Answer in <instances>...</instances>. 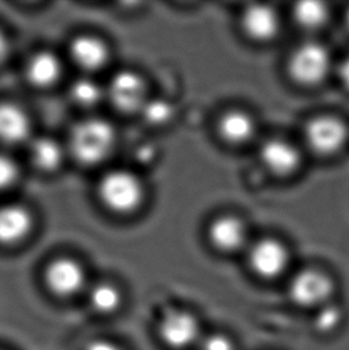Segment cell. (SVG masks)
Instances as JSON below:
<instances>
[{"mask_svg":"<svg viewBox=\"0 0 349 350\" xmlns=\"http://www.w3.org/2000/svg\"><path fill=\"white\" fill-rule=\"evenodd\" d=\"M115 140L114 128L102 118H86L77 123L70 135L73 156L86 165H94L107 158Z\"/></svg>","mask_w":349,"mask_h":350,"instance_id":"1","label":"cell"},{"mask_svg":"<svg viewBox=\"0 0 349 350\" xmlns=\"http://www.w3.org/2000/svg\"><path fill=\"white\" fill-rule=\"evenodd\" d=\"M331 67V53L322 43H302L288 57L289 76L299 85L307 88L320 85L326 81Z\"/></svg>","mask_w":349,"mask_h":350,"instance_id":"2","label":"cell"},{"mask_svg":"<svg viewBox=\"0 0 349 350\" xmlns=\"http://www.w3.org/2000/svg\"><path fill=\"white\" fill-rule=\"evenodd\" d=\"M336 284L331 275L317 268H307L293 275L288 284V298L298 308H317L331 303Z\"/></svg>","mask_w":349,"mask_h":350,"instance_id":"3","label":"cell"},{"mask_svg":"<svg viewBox=\"0 0 349 350\" xmlns=\"http://www.w3.org/2000/svg\"><path fill=\"white\" fill-rule=\"evenodd\" d=\"M99 194L109 209L128 213L140 204L144 190L142 182L131 171L113 170L99 182Z\"/></svg>","mask_w":349,"mask_h":350,"instance_id":"4","label":"cell"},{"mask_svg":"<svg viewBox=\"0 0 349 350\" xmlns=\"http://www.w3.org/2000/svg\"><path fill=\"white\" fill-rule=\"evenodd\" d=\"M158 337L171 350H185L198 345L201 324L194 313L184 308H168L157 325Z\"/></svg>","mask_w":349,"mask_h":350,"instance_id":"5","label":"cell"},{"mask_svg":"<svg viewBox=\"0 0 349 350\" xmlns=\"http://www.w3.org/2000/svg\"><path fill=\"white\" fill-rule=\"evenodd\" d=\"M348 127L334 115H318L304 128V142L307 148L320 157L334 156L348 140Z\"/></svg>","mask_w":349,"mask_h":350,"instance_id":"6","label":"cell"},{"mask_svg":"<svg viewBox=\"0 0 349 350\" xmlns=\"http://www.w3.org/2000/svg\"><path fill=\"white\" fill-rule=\"evenodd\" d=\"M44 284L57 298L71 299L88 291V275L78 260L60 257L44 270Z\"/></svg>","mask_w":349,"mask_h":350,"instance_id":"7","label":"cell"},{"mask_svg":"<svg viewBox=\"0 0 349 350\" xmlns=\"http://www.w3.org/2000/svg\"><path fill=\"white\" fill-rule=\"evenodd\" d=\"M289 260L287 246L276 238H261L248 249L249 267L260 279H279L287 270Z\"/></svg>","mask_w":349,"mask_h":350,"instance_id":"8","label":"cell"},{"mask_svg":"<svg viewBox=\"0 0 349 350\" xmlns=\"http://www.w3.org/2000/svg\"><path fill=\"white\" fill-rule=\"evenodd\" d=\"M261 163L273 175L287 177L302 165V153L293 142L281 137H272L261 145Z\"/></svg>","mask_w":349,"mask_h":350,"instance_id":"9","label":"cell"},{"mask_svg":"<svg viewBox=\"0 0 349 350\" xmlns=\"http://www.w3.org/2000/svg\"><path fill=\"white\" fill-rule=\"evenodd\" d=\"M107 96L116 109L125 113L140 110L146 102L144 81L131 71L118 72L112 78Z\"/></svg>","mask_w":349,"mask_h":350,"instance_id":"10","label":"cell"},{"mask_svg":"<svg viewBox=\"0 0 349 350\" xmlns=\"http://www.w3.org/2000/svg\"><path fill=\"white\" fill-rule=\"evenodd\" d=\"M243 33L256 42H269L280 33L278 11L267 4H251L243 10L241 17Z\"/></svg>","mask_w":349,"mask_h":350,"instance_id":"11","label":"cell"},{"mask_svg":"<svg viewBox=\"0 0 349 350\" xmlns=\"http://www.w3.org/2000/svg\"><path fill=\"white\" fill-rule=\"evenodd\" d=\"M208 241L222 254H235L246 246L248 228L241 218L235 215H220L209 224Z\"/></svg>","mask_w":349,"mask_h":350,"instance_id":"12","label":"cell"},{"mask_svg":"<svg viewBox=\"0 0 349 350\" xmlns=\"http://www.w3.org/2000/svg\"><path fill=\"white\" fill-rule=\"evenodd\" d=\"M255 118L244 110H229L218 121V134L229 145H246L255 137Z\"/></svg>","mask_w":349,"mask_h":350,"instance_id":"13","label":"cell"},{"mask_svg":"<svg viewBox=\"0 0 349 350\" xmlns=\"http://www.w3.org/2000/svg\"><path fill=\"white\" fill-rule=\"evenodd\" d=\"M33 219L27 209L18 204H8L0 208V244L14 245L23 241L30 232Z\"/></svg>","mask_w":349,"mask_h":350,"instance_id":"14","label":"cell"},{"mask_svg":"<svg viewBox=\"0 0 349 350\" xmlns=\"http://www.w3.org/2000/svg\"><path fill=\"white\" fill-rule=\"evenodd\" d=\"M30 121L18 105L11 103L0 105V142L8 145H19L30 137Z\"/></svg>","mask_w":349,"mask_h":350,"instance_id":"15","label":"cell"},{"mask_svg":"<svg viewBox=\"0 0 349 350\" xmlns=\"http://www.w3.org/2000/svg\"><path fill=\"white\" fill-rule=\"evenodd\" d=\"M71 57L84 71H97L108 62V47L97 38L81 36L72 42Z\"/></svg>","mask_w":349,"mask_h":350,"instance_id":"16","label":"cell"},{"mask_svg":"<svg viewBox=\"0 0 349 350\" xmlns=\"http://www.w3.org/2000/svg\"><path fill=\"white\" fill-rule=\"evenodd\" d=\"M60 59L52 52H38L29 60L27 76L34 85L48 88L55 84L62 76Z\"/></svg>","mask_w":349,"mask_h":350,"instance_id":"17","label":"cell"},{"mask_svg":"<svg viewBox=\"0 0 349 350\" xmlns=\"http://www.w3.org/2000/svg\"><path fill=\"white\" fill-rule=\"evenodd\" d=\"M88 303L99 316H113L123 305V294L116 284L99 281L88 288Z\"/></svg>","mask_w":349,"mask_h":350,"instance_id":"18","label":"cell"},{"mask_svg":"<svg viewBox=\"0 0 349 350\" xmlns=\"http://www.w3.org/2000/svg\"><path fill=\"white\" fill-rule=\"evenodd\" d=\"M293 19L304 30H318L329 21L331 10L326 3L307 0L293 6Z\"/></svg>","mask_w":349,"mask_h":350,"instance_id":"19","label":"cell"},{"mask_svg":"<svg viewBox=\"0 0 349 350\" xmlns=\"http://www.w3.org/2000/svg\"><path fill=\"white\" fill-rule=\"evenodd\" d=\"M30 157L38 169L53 171L62 164L64 150L62 145L52 137H38L30 145Z\"/></svg>","mask_w":349,"mask_h":350,"instance_id":"20","label":"cell"},{"mask_svg":"<svg viewBox=\"0 0 349 350\" xmlns=\"http://www.w3.org/2000/svg\"><path fill=\"white\" fill-rule=\"evenodd\" d=\"M70 96L76 105L94 107L104 97V90L97 81L91 78H79L71 85Z\"/></svg>","mask_w":349,"mask_h":350,"instance_id":"21","label":"cell"},{"mask_svg":"<svg viewBox=\"0 0 349 350\" xmlns=\"http://www.w3.org/2000/svg\"><path fill=\"white\" fill-rule=\"evenodd\" d=\"M315 311L316 314L313 316V327L317 332L324 335L336 332L345 317L340 305L331 301Z\"/></svg>","mask_w":349,"mask_h":350,"instance_id":"22","label":"cell"},{"mask_svg":"<svg viewBox=\"0 0 349 350\" xmlns=\"http://www.w3.org/2000/svg\"><path fill=\"white\" fill-rule=\"evenodd\" d=\"M140 110H142L144 118L153 124H161V123L166 122L172 115L171 105L161 100H153L150 102L146 100Z\"/></svg>","mask_w":349,"mask_h":350,"instance_id":"23","label":"cell"},{"mask_svg":"<svg viewBox=\"0 0 349 350\" xmlns=\"http://www.w3.org/2000/svg\"><path fill=\"white\" fill-rule=\"evenodd\" d=\"M198 346L200 350H237L236 343L231 337L222 332L203 335Z\"/></svg>","mask_w":349,"mask_h":350,"instance_id":"24","label":"cell"},{"mask_svg":"<svg viewBox=\"0 0 349 350\" xmlns=\"http://www.w3.org/2000/svg\"><path fill=\"white\" fill-rule=\"evenodd\" d=\"M18 169L10 157L0 154V190L9 188L17 180Z\"/></svg>","mask_w":349,"mask_h":350,"instance_id":"25","label":"cell"},{"mask_svg":"<svg viewBox=\"0 0 349 350\" xmlns=\"http://www.w3.org/2000/svg\"><path fill=\"white\" fill-rule=\"evenodd\" d=\"M84 350H126L116 342L110 340H94L86 345Z\"/></svg>","mask_w":349,"mask_h":350,"instance_id":"26","label":"cell"},{"mask_svg":"<svg viewBox=\"0 0 349 350\" xmlns=\"http://www.w3.org/2000/svg\"><path fill=\"white\" fill-rule=\"evenodd\" d=\"M337 75H339L341 84L344 85L346 90L349 91V55H347L337 66Z\"/></svg>","mask_w":349,"mask_h":350,"instance_id":"27","label":"cell"},{"mask_svg":"<svg viewBox=\"0 0 349 350\" xmlns=\"http://www.w3.org/2000/svg\"><path fill=\"white\" fill-rule=\"evenodd\" d=\"M8 52H9V42H8V38H6L4 33L0 31V62L4 60L5 57L8 55Z\"/></svg>","mask_w":349,"mask_h":350,"instance_id":"28","label":"cell"},{"mask_svg":"<svg viewBox=\"0 0 349 350\" xmlns=\"http://www.w3.org/2000/svg\"><path fill=\"white\" fill-rule=\"evenodd\" d=\"M346 24H347V28L349 30V9L347 10V12H346Z\"/></svg>","mask_w":349,"mask_h":350,"instance_id":"29","label":"cell"}]
</instances>
